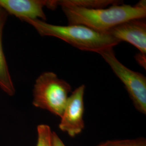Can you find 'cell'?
<instances>
[{
  "mask_svg": "<svg viewBox=\"0 0 146 146\" xmlns=\"http://www.w3.org/2000/svg\"><path fill=\"white\" fill-rule=\"evenodd\" d=\"M52 146H66L58 134L55 131H52Z\"/></svg>",
  "mask_w": 146,
  "mask_h": 146,
  "instance_id": "13",
  "label": "cell"
},
{
  "mask_svg": "<svg viewBox=\"0 0 146 146\" xmlns=\"http://www.w3.org/2000/svg\"><path fill=\"white\" fill-rule=\"evenodd\" d=\"M96 146H146V140L143 137L134 139L108 140L102 142Z\"/></svg>",
  "mask_w": 146,
  "mask_h": 146,
  "instance_id": "11",
  "label": "cell"
},
{
  "mask_svg": "<svg viewBox=\"0 0 146 146\" xmlns=\"http://www.w3.org/2000/svg\"><path fill=\"white\" fill-rule=\"evenodd\" d=\"M71 91V86L56 74L44 72L35 81L32 104L61 117Z\"/></svg>",
  "mask_w": 146,
  "mask_h": 146,
  "instance_id": "3",
  "label": "cell"
},
{
  "mask_svg": "<svg viewBox=\"0 0 146 146\" xmlns=\"http://www.w3.org/2000/svg\"><path fill=\"white\" fill-rule=\"evenodd\" d=\"M8 13L0 7V88L5 93L13 96L15 88L13 84L2 47V34Z\"/></svg>",
  "mask_w": 146,
  "mask_h": 146,
  "instance_id": "8",
  "label": "cell"
},
{
  "mask_svg": "<svg viewBox=\"0 0 146 146\" xmlns=\"http://www.w3.org/2000/svg\"><path fill=\"white\" fill-rule=\"evenodd\" d=\"M105 33L119 42H128L146 54V18H139L125 21L111 28Z\"/></svg>",
  "mask_w": 146,
  "mask_h": 146,
  "instance_id": "7",
  "label": "cell"
},
{
  "mask_svg": "<svg viewBox=\"0 0 146 146\" xmlns=\"http://www.w3.org/2000/svg\"><path fill=\"white\" fill-rule=\"evenodd\" d=\"M42 36L57 37L81 50L98 52L113 48L120 42L110 35L82 25L63 26L48 23L41 20L25 19Z\"/></svg>",
  "mask_w": 146,
  "mask_h": 146,
  "instance_id": "2",
  "label": "cell"
},
{
  "mask_svg": "<svg viewBox=\"0 0 146 146\" xmlns=\"http://www.w3.org/2000/svg\"><path fill=\"white\" fill-rule=\"evenodd\" d=\"M136 61L138 63L141 67L145 68L146 69V54H142V53H138L136 54Z\"/></svg>",
  "mask_w": 146,
  "mask_h": 146,
  "instance_id": "12",
  "label": "cell"
},
{
  "mask_svg": "<svg viewBox=\"0 0 146 146\" xmlns=\"http://www.w3.org/2000/svg\"><path fill=\"white\" fill-rule=\"evenodd\" d=\"M117 1L111 0H62L58 1V5H73L89 9L105 8L108 5L121 4Z\"/></svg>",
  "mask_w": 146,
  "mask_h": 146,
  "instance_id": "9",
  "label": "cell"
},
{
  "mask_svg": "<svg viewBox=\"0 0 146 146\" xmlns=\"http://www.w3.org/2000/svg\"><path fill=\"white\" fill-rule=\"evenodd\" d=\"M98 53L124 84L136 110L146 115V76L141 73L131 70L120 62L115 56L113 48L105 49Z\"/></svg>",
  "mask_w": 146,
  "mask_h": 146,
  "instance_id": "4",
  "label": "cell"
},
{
  "mask_svg": "<svg viewBox=\"0 0 146 146\" xmlns=\"http://www.w3.org/2000/svg\"><path fill=\"white\" fill-rule=\"evenodd\" d=\"M70 25H82L104 33L121 23L134 19L146 18V1L136 5H114L108 8L89 9L73 5L61 6Z\"/></svg>",
  "mask_w": 146,
  "mask_h": 146,
  "instance_id": "1",
  "label": "cell"
},
{
  "mask_svg": "<svg viewBox=\"0 0 146 146\" xmlns=\"http://www.w3.org/2000/svg\"><path fill=\"white\" fill-rule=\"evenodd\" d=\"M1 7L8 13L18 17L22 21L25 19L46 20L43 7L54 10L57 7V1L44 0H0Z\"/></svg>",
  "mask_w": 146,
  "mask_h": 146,
  "instance_id": "6",
  "label": "cell"
},
{
  "mask_svg": "<svg viewBox=\"0 0 146 146\" xmlns=\"http://www.w3.org/2000/svg\"><path fill=\"white\" fill-rule=\"evenodd\" d=\"M85 86L76 89L68 97L67 104L61 116L59 128L74 137L80 134L84 128V120Z\"/></svg>",
  "mask_w": 146,
  "mask_h": 146,
  "instance_id": "5",
  "label": "cell"
},
{
  "mask_svg": "<svg viewBox=\"0 0 146 146\" xmlns=\"http://www.w3.org/2000/svg\"><path fill=\"white\" fill-rule=\"evenodd\" d=\"M36 146H52V131L49 125L41 124L37 127Z\"/></svg>",
  "mask_w": 146,
  "mask_h": 146,
  "instance_id": "10",
  "label": "cell"
}]
</instances>
